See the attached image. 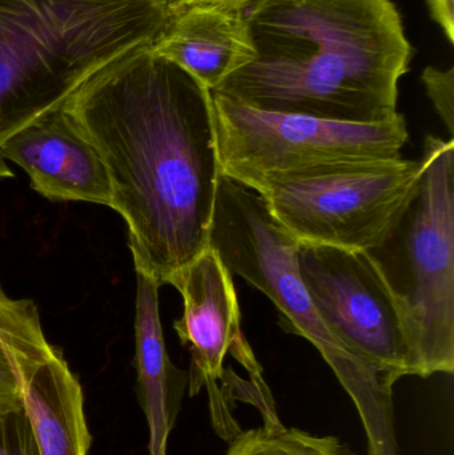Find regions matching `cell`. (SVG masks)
<instances>
[{
  "instance_id": "obj_10",
  "label": "cell",
  "mask_w": 454,
  "mask_h": 455,
  "mask_svg": "<svg viewBox=\"0 0 454 455\" xmlns=\"http://www.w3.org/2000/svg\"><path fill=\"white\" fill-rule=\"evenodd\" d=\"M0 155L23 168L32 188L52 202L111 207V184L103 160L63 106L3 139Z\"/></svg>"
},
{
  "instance_id": "obj_2",
  "label": "cell",
  "mask_w": 454,
  "mask_h": 455,
  "mask_svg": "<svg viewBox=\"0 0 454 455\" xmlns=\"http://www.w3.org/2000/svg\"><path fill=\"white\" fill-rule=\"evenodd\" d=\"M255 58L218 90L277 114L375 124L394 119L412 45L392 0H248Z\"/></svg>"
},
{
  "instance_id": "obj_11",
  "label": "cell",
  "mask_w": 454,
  "mask_h": 455,
  "mask_svg": "<svg viewBox=\"0 0 454 455\" xmlns=\"http://www.w3.org/2000/svg\"><path fill=\"white\" fill-rule=\"evenodd\" d=\"M152 50L212 92L256 55L240 10L218 5L184 8Z\"/></svg>"
},
{
  "instance_id": "obj_5",
  "label": "cell",
  "mask_w": 454,
  "mask_h": 455,
  "mask_svg": "<svg viewBox=\"0 0 454 455\" xmlns=\"http://www.w3.org/2000/svg\"><path fill=\"white\" fill-rule=\"evenodd\" d=\"M424 173L391 237L370 251L415 325L423 379L454 371V143L426 139Z\"/></svg>"
},
{
  "instance_id": "obj_20",
  "label": "cell",
  "mask_w": 454,
  "mask_h": 455,
  "mask_svg": "<svg viewBox=\"0 0 454 455\" xmlns=\"http://www.w3.org/2000/svg\"><path fill=\"white\" fill-rule=\"evenodd\" d=\"M12 176L10 168L5 164L4 157L0 155V178H12Z\"/></svg>"
},
{
  "instance_id": "obj_19",
  "label": "cell",
  "mask_w": 454,
  "mask_h": 455,
  "mask_svg": "<svg viewBox=\"0 0 454 455\" xmlns=\"http://www.w3.org/2000/svg\"><path fill=\"white\" fill-rule=\"evenodd\" d=\"M186 7H194V5H218V7L229 8V10H242L248 0H178Z\"/></svg>"
},
{
  "instance_id": "obj_14",
  "label": "cell",
  "mask_w": 454,
  "mask_h": 455,
  "mask_svg": "<svg viewBox=\"0 0 454 455\" xmlns=\"http://www.w3.org/2000/svg\"><path fill=\"white\" fill-rule=\"evenodd\" d=\"M55 352L45 339L36 305L10 299L0 288V424L23 411L21 387Z\"/></svg>"
},
{
  "instance_id": "obj_18",
  "label": "cell",
  "mask_w": 454,
  "mask_h": 455,
  "mask_svg": "<svg viewBox=\"0 0 454 455\" xmlns=\"http://www.w3.org/2000/svg\"><path fill=\"white\" fill-rule=\"evenodd\" d=\"M434 20L442 27L450 43H454V0H426Z\"/></svg>"
},
{
  "instance_id": "obj_9",
  "label": "cell",
  "mask_w": 454,
  "mask_h": 455,
  "mask_svg": "<svg viewBox=\"0 0 454 455\" xmlns=\"http://www.w3.org/2000/svg\"><path fill=\"white\" fill-rule=\"evenodd\" d=\"M180 291L181 318L173 328L188 347L191 397L207 390L211 422L219 437L231 443L242 429L234 417L235 403L258 408L267 387L263 369L242 329V312L232 273L211 246L171 277Z\"/></svg>"
},
{
  "instance_id": "obj_16",
  "label": "cell",
  "mask_w": 454,
  "mask_h": 455,
  "mask_svg": "<svg viewBox=\"0 0 454 455\" xmlns=\"http://www.w3.org/2000/svg\"><path fill=\"white\" fill-rule=\"evenodd\" d=\"M424 85L426 93L434 104L442 123L447 127L448 132L453 136L454 132V68L450 67L447 71L436 68V67H426L424 69Z\"/></svg>"
},
{
  "instance_id": "obj_13",
  "label": "cell",
  "mask_w": 454,
  "mask_h": 455,
  "mask_svg": "<svg viewBox=\"0 0 454 455\" xmlns=\"http://www.w3.org/2000/svg\"><path fill=\"white\" fill-rule=\"evenodd\" d=\"M23 408L39 455H88L91 435L84 395L61 353L43 363L21 387Z\"/></svg>"
},
{
  "instance_id": "obj_1",
  "label": "cell",
  "mask_w": 454,
  "mask_h": 455,
  "mask_svg": "<svg viewBox=\"0 0 454 455\" xmlns=\"http://www.w3.org/2000/svg\"><path fill=\"white\" fill-rule=\"evenodd\" d=\"M63 108L103 160L136 272L168 285L210 246L221 173L212 91L143 45L95 72Z\"/></svg>"
},
{
  "instance_id": "obj_3",
  "label": "cell",
  "mask_w": 454,
  "mask_h": 455,
  "mask_svg": "<svg viewBox=\"0 0 454 455\" xmlns=\"http://www.w3.org/2000/svg\"><path fill=\"white\" fill-rule=\"evenodd\" d=\"M178 0H0V141L59 108L95 72L152 45Z\"/></svg>"
},
{
  "instance_id": "obj_8",
  "label": "cell",
  "mask_w": 454,
  "mask_h": 455,
  "mask_svg": "<svg viewBox=\"0 0 454 455\" xmlns=\"http://www.w3.org/2000/svg\"><path fill=\"white\" fill-rule=\"evenodd\" d=\"M298 265L323 323L354 358L392 387L420 376L412 317L370 251L299 243Z\"/></svg>"
},
{
  "instance_id": "obj_17",
  "label": "cell",
  "mask_w": 454,
  "mask_h": 455,
  "mask_svg": "<svg viewBox=\"0 0 454 455\" xmlns=\"http://www.w3.org/2000/svg\"><path fill=\"white\" fill-rule=\"evenodd\" d=\"M0 455H39L24 409L0 424Z\"/></svg>"
},
{
  "instance_id": "obj_15",
  "label": "cell",
  "mask_w": 454,
  "mask_h": 455,
  "mask_svg": "<svg viewBox=\"0 0 454 455\" xmlns=\"http://www.w3.org/2000/svg\"><path fill=\"white\" fill-rule=\"evenodd\" d=\"M226 455H352L332 435L317 437L295 427L275 425L240 432Z\"/></svg>"
},
{
  "instance_id": "obj_6",
  "label": "cell",
  "mask_w": 454,
  "mask_h": 455,
  "mask_svg": "<svg viewBox=\"0 0 454 455\" xmlns=\"http://www.w3.org/2000/svg\"><path fill=\"white\" fill-rule=\"evenodd\" d=\"M424 159L352 163L251 187L300 243L373 251L415 197Z\"/></svg>"
},
{
  "instance_id": "obj_7",
  "label": "cell",
  "mask_w": 454,
  "mask_h": 455,
  "mask_svg": "<svg viewBox=\"0 0 454 455\" xmlns=\"http://www.w3.org/2000/svg\"><path fill=\"white\" fill-rule=\"evenodd\" d=\"M213 125L223 175L251 188L271 179L352 163L402 157V114L375 124L260 111L212 92Z\"/></svg>"
},
{
  "instance_id": "obj_12",
  "label": "cell",
  "mask_w": 454,
  "mask_h": 455,
  "mask_svg": "<svg viewBox=\"0 0 454 455\" xmlns=\"http://www.w3.org/2000/svg\"><path fill=\"white\" fill-rule=\"evenodd\" d=\"M138 275L135 315V368L141 409L149 429V455H168L188 374L173 365L165 347L159 310V283Z\"/></svg>"
},
{
  "instance_id": "obj_4",
  "label": "cell",
  "mask_w": 454,
  "mask_h": 455,
  "mask_svg": "<svg viewBox=\"0 0 454 455\" xmlns=\"http://www.w3.org/2000/svg\"><path fill=\"white\" fill-rule=\"evenodd\" d=\"M210 246L232 275L244 278L274 302L283 331L303 337L319 350L359 411L370 455H397L391 385L354 358L323 323L301 280L299 241L256 192L223 173Z\"/></svg>"
}]
</instances>
